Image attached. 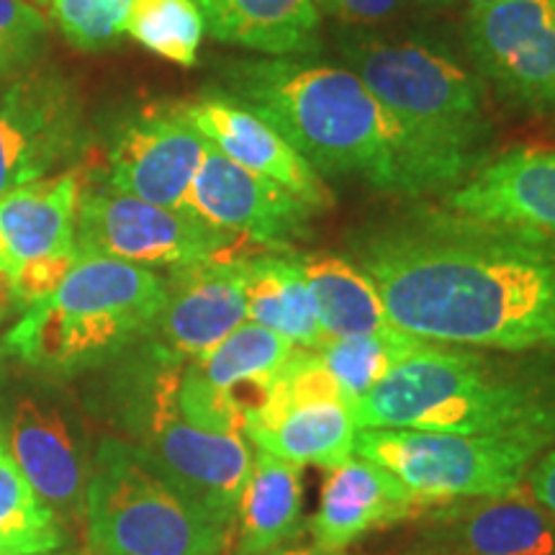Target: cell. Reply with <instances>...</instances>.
<instances>
[{
	"mask_svg": "<svg viewBox=\"0 0 555 555\" xmlns=\"http://www.w3.org/2000/svg\"><path fill=\"white\" fill-rule=\"evenodd\" d=\"M185 208L208 227L273 253H291L294 242L309 234L311 217H317L314 208L294 193L240 168L211 144L185 196Z\"/></svg>",
	"mask_w": 555,
	"mask_h": 555,
	"instance_id": "cell-13",
	"label": "cell"
},
{
	"mask_svg": "<svg viewBox=\"0 0 555 555\" xmlns=\"http://www.w3.org/2000/svg\"><path fill=\"white\" fill-rule=\"evenodd\" d=\"M232 95L273 124L319 176L360 178L414 196L404 139L371 88L345 65L262 57L227 69Z\"/></svg>",
	"mask_w": 555,
	"mask_h": 555,
	"instance_id": "cell-3",
	"label": "cell"
},
{
	"mask_svg": "<svg viewBox=\"0 0 555 555\" xmlns=\"http://www.w3.org/2000/svg\"><path fill=\"white\" fill-rule=\"evenodd\" d=\"M93 555H221L232 527L121 437H103L86 489Z\"/></svg>",
	"mask_w": 555,
	"mask_h": 555,
	"instance_id": "cell-6",
	"label": "cell"
},
{
	"mask_svg": "<svg viewBox=\"0 0 555 555\" xmlns=\"http://www.w3.org/2000/svg\"><path fill=\"white\" fill-rule=\"evenodd\" d=\"M527 494L540 506H545L551 515H555V448L547 450L538 457L535 466L527 474Z\"/></svg>",
	"mask_w": 555,
	"mask_h": 555,
	"instance_id": "cell-33",
	"label": "cell"
},
{
	"mask_svg": "<svg viewBox=\"0 0 555 555\" xmlns=\"http://www.w3.org/2000/svg\"><path fill=\"white\" fill-rule=\"evenodd\" d=\"M298 347L291 339L255 322H242L217 347L193 360L208 384L234 401L245 416L260 404L278 373L286 367Z\"/></svg>",
	"mask_w": 555,
	"mask_h": 555,
	"instance_id": "cell-26",
	"label": "cell"
},
{
	"mask_svg": "<svg viewBox=\"0 0 555 555\" xmlns=\"http://www.w3.org/2000/svg\"><path fill=\"white\" fill-rule=\"evenodd\" d=\"M245 301L247 322L273 330L296 347L319 350L327 343L296 253H266L249 258Z\"/></svg>",
	"mask_w": 555,
	"mask_h": 555,
	"instance_id": "cell-25",
	"label": "cell"
},
{
	"mask_svg": "<svg viewBox=\"0 0 555 555\" xmlns=\"http://www.w3.org/2000/svg\"><path fill=\"white\" fill-rule=\"evenodd\" d=\"M540 446L491 435L433 429H358L356 455L378 463L433 504L509 496L525 489Z\"/></svg>",
	"mask_w": 555,
	"mask_h": 555,
	"instance_id": "cell-8",
	"label": "cell"
},
{
	"mask_svg": "<svg viewBox=\"0 0 555 555\" xmlns=\"http://www.w3.org/2000/svg\"><path fill=\"white\" fill-rule=\"evenodd\" d=\"M41 555H78V553H57V551H54V553H41Z\"/></svg>",
	"mask_w": 555,
	"mask_h": 555,
	"instance_id": "cell-37",
	"label": "cell"
},
{
	"mask_svg": "<svg viewBox=\"0 0 555 555\" xmlns=\"http://www.w3.org/2000/svg\"><path fill=\"white\" fill-rule=\"evenodd\" d=\"M183 363L144 347V358L129 367L119 388L121 422L131 446L142 450L159 474L234 530L253 468V446L245 435L198 427L180 414L176 386Z\"/></svg>",
	"mask_w": 555,
	"mask_h": 555,
	"instance_id": "cell-7",
	"label": "cell"
},
{
	"mask_svg": "<svg viewBox=\"0 0 555 555\" xmlns=\"http://www.w3.org/2000/svg\"><path fill=\"white\" fill-rule=\"evenodd\" d=\"M82 147V101L62 75L29 65L0 78V196L52 176Z\"/></svg>",
	"mask_w": 555,
	"mask_h": 555,
	"instance_id": "cell-12",
	"label": "cell"
},
{
	"mask_svg": "<svg viewBox=\"0 0 555 555\" xmlns=\"http://www.w3.org/2000/svg\"><path fill=\"white\" fill-rule=\"evenodd\" d=\"M5 442L21 474L54 517L80 519L86 512L88 468L65 416L31 397L21 399Z\"/></svg>",
	"mask_w": 555,
	"mask_h": 555,
	"instance_id": "cell-20",
	"label": "cell"
},
{
	"mask_svg": "<svg viewBox=\"0 0 555 555\" xmlns=\"http://www.w3.org/2000/svg\"><path fill=\"white\" fill-rule=\"evenodd\" d=\"M0 555H41L34 551V547L24 543H11V540L0 538Z\"/></svg>",
	"mask_w": 555,
	"mask_h": 555,
	"instance_id": "cell-35",
	"label": "cell"
},
{
	"mask_svg": "<svg viewBox=\"0 0 555 555\" xmlns=\"http://www.w3.org/2000/svg\"><path fill=\"white\" fill-rule=\"evenodd\" d=\"M468 3H470V5H474V3H483V0H468Z\"/></svg>",
	"mask_w": 555,
	"mask_h": 555,
	"instance_id": "cell-38",
	"label": "cell"
},
{
	"mask_svg": "<svg viewBox=\"0 0 555 555\" xmlns=\"http://www.w3.org/2000/svg\"><path fill=\"white\" fill-rule=\"evenodd\" d=\"M401 332L450 347L555 350V247L422 208L352 240Z\"/></svg>",
	"mask_w": 555,
	"mask_h": 555,
	"instance_id": "cell-1",
	"label": "cell"
},
{
	"mask_svg": "<svg viewBox=\"0 0 555 555\" xmlns=\"http://www.w3.org/2000/svg\"><path fill=\"white\" fill-rule=\"evenodd\" d=\"M217 41L262 57H307L319 50L322 13L314 0H196Z\"/></svg>",
	"mask_w": 555,
	"mask_h": 555,
	"instance_id": "cell-21",
	"label": "cell"
},
{
	"mask_svg": "<svg viewBox=\"0 0 555 555\" xmlns=\"http://www.w3.org/2000/svg\"><path fill=\"white\" fill-rule=\"evenodd\" d=\"M343 65L371 88L404 139L414 196L455 189L491 139L486 82L422 34L337 26Z\"/></svg>",
	"mask_w": 555,
	"mask_h": 555,
	"instance_id": "cell-2",
	"label": "cell"
},
{
	"mask_svg": "<svg viewBox=\"0 0 555 555\" xmlns=\"http://www.w3.org/2000/svg\"><path fill=\"white\" fill-rule=\"evenodd\" d=\"M429 345L433 343H427V339L391 327L371 332V335L327 339L319 347L317 356L356 404L371 388H376L386 376H391L401 363H406L409 358H414Z\"/></svg>",
	"mask_w": 555,
	"mask_h": 555,
	"instance_id": "cell-27",
	"label": "cell"
},
{
	"mask_svg": "<svg viewBox=\"0 0 555 555\" xmlns=\"http://www.w3.org/2000/svg\"><path fill=\"white\" fill-rule=\"evenodd\" d=\"M0 538L29 545L37 553L60 551L67 540L54 512L41 502L21 474L3 433H0Z\"/></svg>",
	"mask_w": 555,
	"mask_h": 555,
	"instance_id": "cell-29",
	"label": "cell"
},
{
	"mask_svg": "<svg viewBox=\"0 0 555 555\" xmlns=\"http://www.w3.org/2000/svg\"><path fill=\"white\" fill-rule=\"evenodd\" d=\"M448 211L555 247V150H509L448 191Z\"/></svg>",
	"mask_w": 555,
	"mask_h": 555,
	"instance_id": "cell-17",
	"label": "cell"
},
{
	"mask_svg": "<svg viewBox=\"0 0 555 555\" xmlns=\"http://www.w3.org/2000/svg\"><path fill=\"white\" fill-rule=\"evenodd\" d=\"M208 142L185 106L152 108L131 119L111 147L108 189L147 204L185 208Z\"/></svg>",
	"mask_w": 555,
	"mask_h": 555,
	"instance_id": "cell-16",
	"label": "cell"
},
{
	"mask_svg": "<svg viewBox=\"0 0 555 555\" xmlns=\"http://www.w3.org/2000/svg\"><path fill=\"white\" fill-rule=\"evenodd\" d=\"M358 429L491 435L555 448V360L486 358L429 345L352 406Z\"/></svg>",
	"mask_w": 555,
	"mask_h": 555,
	"instance_id": "cell-4",
	"label": "cell"
},
{
	"mask_svg": "<svg viewBox=\"0 0 555 555\" xmlns=\"http://www.w3.org/2000/svg\"><path fill=\"white\" fill-rule=\"evenodd\" d=\"M21 67H29V65H18L11 54H5L3 50H0V78H3V75L16 73V69H21Z\"/></svg>",
	"mask_w": 555,
	"mask_h": 555,
	"instance_id": "cell-36",
	"label": "cell"
},
{
	"mask_svg": "<svg viewBox=\"0 0 555 555\" xmlns=\"http://www.w3.org/2000/svg\"><path fill=\"white\" fill-rule=\"evenodd\" d=\"M185 114L206 142L240 168L273 180L317 214L332 206L335 198L322 176L298 155L294 144L273 124L234 95L208 93L196 103H189Z\"/></svg>",
	"mask_w": 555,
	"mask_h": 555,
	"instance_id": "cell-18",
	"label": "cell"
},
{
	"mask_svg": "<svg viewBox=\"0 0 555 555\" xmlns=\"http://www.w3.org/2000/svg\"><path fill=\"white\" fill-rule=\"evenodd\" d=\"M247 260L242 255L172 268L150 347L176 360H196L247 322Z\"/></svg>",
	"mask_w": 555,
	"mask_h": 555,
	"instance_id": "cell-15",
	"label": "cell"
},
{
	"mask_svg": "<svg viewBox=\"0 0 555 555\" xmlns=\"http://www.w3.org/2000/svg\"><path fill=\"white\" fill-rule=\"evenodd\" d=\"M270 555H335V553H327L322 551V547H317L314 543L311 545H294V543H286L283 547H278V551H273Z\"/></svg>",
	"mask_w": 555,
	"mask_h": 555,
	"instance_id": "cell-34",
	"label": "cell"
},
{
	"mask_svg": "<svg viewBox=\"0 0 555 555\" xmlns=\"http://www.w3.org/2000/svg\"><path fill=\"white\" fill-rule=\"evenodd\" d=\"M3 309H5V307H3V304H0V319H3Z\"/></svg>",
	"mask_w": 555,
	"mask_h": 555,
	"instance_id": "cell-39",
	"label": "cell"
},
{
	"mask_svg": "<svg viewBox=\"0 0 555 555\" xmlns=\"http://www.w3.org/2000/svg\"><path fill=\"white\" fill-rule=\"evenodd\" d=\"M82 172H54L0 196V275L13 304L29 307L62 281L73 260Z\"/></svg>",
	"mask_w": 555,
	"mask_h": 555,
	"instance_id": "cell-11",
	"label": "cell"
},
{
	"mask_svg": "<svg viewBox=\"0 0 555 555\" xmlns=\"http://www.w3.org/2000/svg\"><path fill=\"white\" fill-rule=\"evenodd\" d=\"M165 304V278L131 262L80 255L50 294L0 343V352L44 373L86 371L150 335Z\"/></svg>",
	"mask_w": 555,
	"mask_h": 555,
	"instance_id": "cell-5",
	"label": "cell"
},
{
	"mask_svg": "<svg viewBox=\"0 0 555 555\" xmlns=\"http://www.w3.org/2000/svg\"><path fill=\"white\" fill-rule=\"evenodd\" d=\"M134 0H39L47 18L62 31L69 44L86 52L114 47L127 31V18Z\"/></svg>",
	"mask_w": 555,
	"mask_h": 555,
	"instance_id": "cell-30",
	"label": "cell"
},
{
	"mask_svg": "<svg viewBox=\"0 0 555 555\" xmlns=\"http://www.w3.org/2000/svg\"><path fill=\"white\" fill-rule=\"evenodd\" d=\"M304 489L301 468L255 450L245 491H242L234 555H270L301 532Z\"/></svg>",
	"mask_w": 555,
	"mask_h": 555,
	"instance_id": "cell-23",
	"label": "cell"
},
{
	"mask_svg": "<svg viewBox=\"0 0 555 555\" xmlns=\"http://www.w3.org/2000/svg\"><path fill=\"white\" fill-rule=\"evenodd\" d=\"M429 506L437 504L409 489L388 468L352 455L345 466L327 470L309 530L317 547L339 555L360 538L420 517Z\"/></svg>",
	"mask_w": 555,
	"mask_h": 555,
	"instance_id": "cell-19",
	"label": "cell"
},
{
	"mask_svg": "<svg viewBox=\"0 0 555 555\" xmlns=\"http://www.w3.org/2000/svg\"><path fill=\"white\" fill-rule=\"evenodd\" d=\"M478 78L506 106L555 111V0H483L466 18Z\"/></svg>",
	"mask_w": 555,
	"mask_h": 555,
	"instance_id": "cell-10",
	"label": "cell"
},
{
	"mask_svg": "<svg viewBox=\"0 0 555 555\" xmlns=\"http://www.w3.org/2000/svg\"><path fill=\"white\" fill-rule=\"evenodd\" d=\"M409 0H314L319 13L337 18L339 26L352 29H378L380 24L399 16Z\"/></svg>",
	"mask_w": 555,
	"mask_h": 555,
	"instance_id": "cell-32",
	"label": "cell"
},
{
	"mask_svg": "<svg viewBox=\"0 0 555 555\" xmlns=\"http://www.w3.org/2000/svg\"><path fill=\"white\" fill-rule=\"evenodd\" d=\"M247 442L291 466L335 470L356 455L358 425L352 404L319 399L291 404L270 420L247 425Z\"/></svg>",
	"mask_w": 555,
	"mask_h": 555,
	"instance_id": "cell-22",
	"label": "cell"
},
{
	"mask_svg": "<svg viewBox=\"0 0 555 555\" xmlns=\"http://www.w3.org/2000/svg\"><path fill=\"white\" fill-rule=\"evenodd\" d=\"M50 21L26 0H0V50L18 65H34Z\"/></svg>",
	"mask_w": 555,
	"mask_h": 555,
	"instance_id": "cell-31",
	"label": "cell"
},
{
	"mask_svg": "<svg viewBox=\"0 0 555 555\" xmlns=\"http://www.w3.org/2000/svg\"><path fill=\"white\" fill-rule=\"evenodd\" d=\"M204 31L196 0H134L127 18V34L137 44L180 67L196 65Z\"/></svg>",
	"mask_w": 555,
	"mask_h": 555,
	"instance_id": "cell-28",
	"label": "cell"
},
{
	"mask_svg": "<svg viewBox=\"0 0 555 555\" xmlns=\"http://www.w3.org/2000/svg\"><path fill=\"white\" fill-rule=\"evenodd\" d=\"M401 555H555V515L522 491L457 499L422 512Z\"/></svg>",
	"mask_w": 555,
	"mask_h": 555,
	"instance_id": "cell-14",
	"label": "cell"
},
{
	"mask_svg": "<svg viewBox=\"0 0 555 555\" xmlns=\"http://www.w3.org/2000/svg\"><path fill=\"white\" fill-rule=\"evenodd\" d=\"M296 258L307 275L324 337L343 339L397 327L378 288L356 260L332 253H296Z\"/></svg>",
	"mask_w": 555,
	"mask_h": 555,
	"instance_id": "cell-24",
	"label": "cell"
},
{
	"mask_svg": "<svg viewBox=\"0 0 555 555\" xmlns=\"http://www.w3.org/2000/svg\"><path fill=\"white\" fill-rule=\"evenodd\" d=\"M242 240L208 227L189 208H168L108 189L82 185L75 249L142 268H183L229 258Z\"/></svg>",
	"mask_w": 555,
	"mask_h": 555,
	"instance_id": "cell-9",
	"label": "cell"
}]
</instances>
